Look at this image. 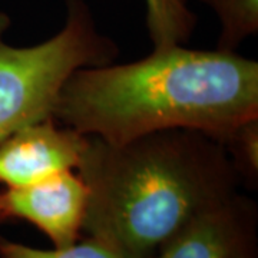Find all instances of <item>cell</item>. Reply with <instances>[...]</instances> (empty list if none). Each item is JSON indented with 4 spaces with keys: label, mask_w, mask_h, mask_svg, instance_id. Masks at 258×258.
<instances>
[{
    "label": "cell",
    "mask_w": 258,
    "mask_h": 258,
    "mask_svg": "<svg viewBox=\"0 0 258 258\" xmlns=\"http://www.w3.org/2000/svg\"><path fill=\"white\" fill-rule=\"evenodd\" d=\"M151 258H258V207L238 191L201 212Z\"/></svg>",
    "instance_id": "5b68a950"
},
{
    "label": "cell",
    "mask_w": 258,
    "mask_h": 258,
    "mask_svg": "<svg viewBox=\"0 0 258 258\" xmlns=\"http://www.w3.org/2000/svg\"><path fill=\"white\" fill-rule=\"evenodd\" d=\"M258 116V63L225 50L154 47L123 64L85 66L62 86L59 123L112 145L165 129H194L221 142Z\"/></svg>",
    "instance_id": "6da1fadb"
},
{
    "label": "cell",
    "mask_w": 258,
    "mask_h": 258,
    "mask_svg": "<svg viewBox=\"0 0 258 258\" xmlns=\"http://www.w3.org/2000/svg\"><path fill=\"white\" fill-rule=\"evenodd\" d=\"M208 5L220 19V50L235 52L248 36L258 30V0H200Z\"/></svg>",
    "instance_id": "ba28073f"
},
{
    "label": "cell",
    "mask_w": 258,
    "mask_h": 258,
    "mask_svg": "<svg viewBox=\"0 0 258 258\" xmlns=\"http://www.w3.org/2000/svg\"><path fill=\"white\" fill-rule=\"evenodd\" d=\"M55 36L35 46L0 40V144L19 129L53 116L56 99L76 69L113 62L118 47L95 26L85 0H64Z\"/></svg>",
    "instance_id": "3957f363"
},
{
    "label": "cell",
    "mask_w": 258,
    "mask_h": 258,
    "mask_svg": "<svg viewBox=\"0 0 258 258\" xmlns=\"http://www.w3.org/2000/svg\"><path fill=\"white\" fill-rule=\"evenodd\" d=\"M0 258H126L112 245L85 235L63 248L40 249L0 237Z\"/></svg>",
    "instance_id": "9c48e42d"
},
{
    "label": "cell",
    "mask_w": 258,
    "mask_h": 258,
    "mask_svg": "<svg viewBox=\"0 0 258 258\" xmlns=\"http://www.w3.org/2000/svg\"><path fill=\"white\" fill-rule=\"evenodd\" d=\"M88 189L76 171H63L35 184L0 188V224L25 221L63 248L82 238Z\"/></svg>",
    "instance_id": "277c9868"
},
{
    "label": "cell",
    "mask_w": 258,
    "mask_h": 258,
    "mask_svg": "<svg viewBox=\"0 0 258 258\" xmlns=\"http://www.w3.org/2000/svg\"><path fill=\"white\" fill-rule=\"evenodd\" d=\"M88 135L50 116L12 134L0 144V188L35 184L63 171H76Z\"/></svg>",
    "instance_id": "8992f818"
},
{
    "label": "cell",
    "mask_w": 258,
    "mask_h": 258,
    "mask_svg": "<svg viewBox=\"0 0 258 258\" xmlns=\"http://www.w3.org/2000/svg\"><path fill=\"white\" fill-rule=\"evenodd\" d=\"M241 182L249 188L258 184V116L240 123L222 141Z\"/></svg>",
    "instance_id": "30bf717a"
},
{
    "label": "cell",
    "mask_w": 258,
    "mask_h": 258,
    "mask_svg": "<svg viewBox=\"0 0 258 258\" xmlns=\"http://www.w3.org/2000/svg\"><path fill=\"white\" fill-rule=\"evenodd\" d=\"M76 172L88 189L82 234L151 258L201 212L238 191L225 148L194 129L112 145L88 135Z\"/></svg>",
    "instance_id": "7a4b0ae2"
},
{
    "label": "cell",
    "mask_w": 258,
    "mask_h": 258,
    "mask_svg": "<svg viewBox=\"0 0 258 258\" xmlns=\"http://www.w3.org/2000/svg\"><path fill=\"white\" fill-rule=\"evenodd\" d=\"M147 28L154 47L184 45L197 26L186 0H145Z\"/></svg>",
    "instance_id": "52a82bcc"
}]
</instances>
